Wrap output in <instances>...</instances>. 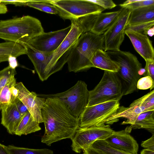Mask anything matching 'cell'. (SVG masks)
Masks as SVG:
<instances>
[{"mask_svg": "<svg viewBox=\"0 0 154 154\" xmlns=\"http://www.w3.org/2000/svg\"><path fill=\"white\" fill-rule=\"evenodd\" d=\"M41 112L45 127L41 142L48 146L63 139H72L79 127L78 118L72 115L57 99L46 98Z\"/></svg>", "mask_w": 154, "mask_h": 154, "instance_id": "1", "label": "cell"}, {"mask_svg": "<svg viewBox=\"0 0 154 154\" xmlns=\"http://www.w3.org/2000/svg\"><path fill=\"white\" fill-rule=\"evenodd\" d=\"M44 32L40 21L29 16L0 21V38L23 45Z\"/></svg>", "mask_w": 154, "mask_h": 154, "instance_id": "2", "label": "cell"}, {"mask_svg": "<svg viewBox=\"0 0 154 154\" xmlns=\"http://www.w3.org/2000/svg\"><path fill=\"white\" fill-rule=\"evenodd\" d=\"M103 34L90 32L82 34L73 47L67 62L69 72H76L93 67L92 58L99 49H104Z\"/></svg>", "mask_w": 154, "mask_h": 154, "instance_id": "3", "label": "cell"}, {"mask_svg": "<svg viewBox=\"0 0 154 154\" xmlns=\"http://www.w3.org/2000/svg\"><path fill=\"white\" fill-rule=\"evenodd\" d=\"M111 58L119 65L116 72L122 86L123 95L131 94L137 90V84L141 78L139 72L142 65L134 55L130 52L118 51L106 52Z\"/></svg>", "mask_w": 154, "mask_h": 154, "instance_id": "4", "label": "cell"}, {"mask_svg": "<svg viewBox=\"0 0 154 154\" xmlns=\"http://www.w3.org/2000/svg\"><path fill=\"white\" fill-rule=\"evenodd\" d=\"M123 96L122 82L116 73L104 71L100 82L89 91L87 106L110 100H120Z\"/></svg>", "mask_w": 154, "mask_h": 154, "instance_id": "5", "label": "cell"}, {"mask_svg": "<svg viewBox=\"0 0 154 154\" xmlns=\"http://www.w3.org/2000/svg\"><path fill=\"white\" fill-rule=\"evenodd\" d=\"M89 91L86 84L79 80L68 90L60 93L50 94H37L45 98L57 99L61 101L73 116L79 118L87 106Z\"/></svg>", "mask_w": 154, "mask_h": 154, "instance_id": "6", "label": "cell"}, {"mask_svg": "<svg viewBox=\"0 0 154 154\" xmlns=\"http://www.w3.org/2000/svg\"><path fill=\"white\" fill-rule=\"evenodd\" d=\"M71 27L69 33L60 45L54 51L47 67V79L52 75L61 70L67 63L72 50L82 31L74 21L71 20Z\"/></svg>", "mask_w": 154, "mask_h": 154, "instance_id": "7", "label": "cell"}, {"mask_svg": "<svg viewBox=\"0 0 154 154\" xmlns=\"http://www.w3.org/2000/svg\"><path fill=\"white\" fill-rule=\"evenodd\" d=\"M57 8L59 15L71 21L82 17L102 13L105 9L88 0H50Z\"/></svg>", "mask_w": 154, "mask_h": 154, "instance_id": "8", "label": "cell"}, {"mask_svg": "<svg viewBox=\"0 0 154 154\" xmlns=\"http://www.w3.org/2000/svg\"><path fill=\"white\" fill-rule=\"evenodd\" d=\"M119 100H112L86 106L79 117V127L81 128L105 125L107 119L117 111Z\"/></svg>", "mask_w": 154, "mask_h": 154, "instance_id": "9", "label": "cell"}, {"mask_svg": "<svg viewBox=\"0 0 154 154\" xmlns=\"http://www.w3.org/2000/svg\"><path fill=\"white\" fill-rule=\"evenodd\" d=\"M114 131L109 125L84 128L79 127L71 139L72 149L76 153H80L95 141L105 140Z\"/></svg>", "mask_w": 154, "mask_h": 154, "instance_id": "10", "label": "cell"}, {"mask_svg": "<svg viewBox=\"0 0 154 154\" xmlns=\"http://www.w3.org/2000/svg\"><path fill=\"white\" fill-rule=\"evenodd\" d=\"M120 9L115 21L103 34L105 51L120 50V47L124 39L125 29L131 10L125 8Z\"/></svg>", "mask_w": 154, "mask_h": 154, "instance_id": "11", "label": "cell"}, {"mask_svg": "<svg viewBox=\"0 0 154 154\" xmlns=\"http://www.w3.org/2000/svg\"><path fill=\"white\" fill-rule=\"evenodd\" d=\"M71 27L70 25L59 30L48 32H44L33 38L26 44L43 52H54L67 35Z\"/></svg>", "mask_w": 154, "mask_h": 154, "instance_id": "12", "label": "cell"}, {"mask_svg": "<svg viewBox=\"0 0 154 154\" xmlns=\"http://www.w3.org/2000/svg\"><path fill=\"white\" fill-rule=\"evenodd\" d=\"M154 109L153 99L149 93L134 100L128 107L119 106L117 112L109 117L105 124H112L120 118L129 119L137 116L146 110Z\"/></svg>", "mask_w": 154, "mask_h": 154, "instance_id": "13", "label": "cell"}, {"mask_svg": "<svg viewBox=\"0 0 154 154\" xmlns=\"http://www.w3.org/2000/svg\"><path fill=\"white\" fill-rule=\"evenodd\" d=\"M14 86L17 90V97L24 104L35 120L39 123L43 122L41 111L46 98L38 96L35 92H30L22 82L17 83Z\"/></svg>", "mask_w": 154, "mask_h": 154, "instance_id": "14", "label": "cell"}, {"mask_svg": "<svg viewBox=\"0 0 154 154\" xmlns=\"http://www.w3.org/2000/svg\"><path fill=\"white\" fill-rule=\"evenodd\" d=\"M132 129L128 126L124 130L115 131L104 140L117 150L131 154H137L138 144L129 134Z\"/></svg>", "mask_w": 154, "mask_h": 154, "instance_id": "15", "label": "cell"}, {"mask_svg": "<svg viewBox=\"0 0 154 154\" xmlns=\"http://www.w3.org/2000/svg\"><path fill=\"white\" fill-rule=\"evenodd\" d=\"M26 50V54L32 63L40 79L44 81L46 77L47 67L54 52L44 53L38 51L27 44L23 45Z\"/></svg>", "mask_w": 154, "mask_h": 154, "instance_id": "16", "label": "cell"}, {"mask_svg": "<svg viewBox=\"0 0 154 154\" xmlns=\"http://www.w3.org/2000/svg\"><path fill=\"white\" fill-rule=\"evenodd\" d=\"M135 49L145 60H154V50L152 42L147 35L138 33L125 31Z\"/></svg>", "mask_w": 154, "mask_h": 154, "instance_id": "17", "label": "cell"}, {"mask_svg": "<svg viewBox=\"0 0 154 154\" xmlns=\"http://www.w3.org/2000/svg\"><path fill=\"white\" fill-rule=\"evenodd\" d=\"M1 110V124L6 128L9 133L14 134L22 116L18 111L14 101Z\"/></svg>", "mask_w": 154, "mask_h": 154, "instance_id": "18", "label": "cell"}, {"mask_svg": "<svg viewBox=\"0 0 154 154\" xmlns=\"http://www.w3.org/2000/svg\"><path fill=\"white\" fill-rule=\"evenodd\" d=\"M121 124H130L132 129H145L154 134V109L143 111L136 116L127 119Z\"/></svg>", "mask_w": 154, "mask_h": 154, "instance_id": "19", "label": "cell"}, {"mask_svg": "<svg viewBox=\"0 0 154 154\" xmlns=\"http://www.w3.org/2000/svg\"><path fill=\"white\" fill-rule=\"evenodd\" d=\"M121 9L116 11L98 14L89 32L97 35L103 34L115 21Z\"/></svg>", "mask_w": 154, "mask_h": 154, "instance_id": "20", "label": "cell"}, {"mask_svg": "<svg viewBox=\"0 0 154 154\" xmlns=\"http://www.w3.org/2000/svg\"><path fill=\"white\" fill-rule=\"evenodd\" d=\"M91 62L94 67L104 71L117 72L119 68V64L112 59L106 52L103 50L99 49L96 52Z\"/></svg>", "mask_w": 154, "mask_h": 154, "instance_id": "21", "label": "cell"}, {"mask_svg": "<svg viewBox=\"0 0 154 154\" xmlns=\"http://www.w3.org/2000/svg\"><path fill=\"white\" fill-rule=\"evenodd\" d=\"M154 21V5L131 10L127 26Z\"/></svg>", "mask_w": 154, "mask_h": 154, "instance_id": "22", "label": "cell"}, {"mask_svg": "<svg viewBox=\"0 0 154 154\" xmlns=\"http://www.w3.org/2000/svg\"><path fill=\"white\" fill-rule=\"evenodd\" d=\"M25 54L26 50L23 45L10 42L0 43V63L8 61L11 56L17 57Z\"/></svg>", "mask_w": 154, "mask_h": 154, "instance_id": "23", "label": "cell"}, {"mask_svg": "<svg viewBox=\"0 0 154 154\" xmlns=\"http://www.w3.org/2000/svg\"><path fill=\"white\" fill-rule=\"evenodd\" d=\"M41 129L39 123L28 111L22 117L14 134L19 136L26 135Z\"/></svg>", "mask_w": 154, "mask_h": 154, "instance_id": "24", "label": "cell"}, {"mask_svg": "<svg viewBox=\"0 0 154 154\" xmlns=\"http://www.w3.org/2000/svg\"><path fill=\"white\" fill-rule=\"evenodd\" d=\"M17 83L14 76L12 77L4 86L0 93V110L6 106L11 101V88Z\"/></svg>", "mask_w": 154, "mask_h": 154, "instance_id": "25", "label": "cell"}, {"mask_svg": "<svg viewBox=\"0 0 154 154\" xmlns=\"http://www.w3.org/2000/svg\"><path fill=\"white\" fill-rule=\"evenodd\" d=\"M41 11L52 14H58V11L50 0H32L26 5Z\"/></svg>", "mask_w": 154, "mask_h": 154, "instance_id": "26", "label": "cell"}, {"mask_svg": "<svg viewBox=\"0 0 154 154\" xmlns=\"http://www.w3.org/2000/svg\"><path fill=\"white\" fill-rule=\"evenodd\" d=\"M7 147L10 154H54L52 150L46 148L32 149L11 145L8 146Z\"/></svg>", "mask_w": 154, "mask_h": 154, "instance_id": "27", "label": "cell"}, {"mask_svg": "<svg viewBox=\"0 0 154 154\" xmlns=\"http://www.w3.org/2000/svg\"><path fill=\"white\" fill-rule=\"evenodd\" d=\"M90 146L106 154H131L113 148L109 145L104 140H97Z\"/></svg>", "mask_w": 154, "mask_h": 154, "instance_id": "28", "label": "cell"}, {"mask_svg": "<svg viewBox=\"0 0 154 154\" xmlns=\"http://www.w3.org/2000/svg\"><path fill=\"white\" fill-rule=\"evenodd\" d=\"M154 5V0H129L124 2L119 5L131 10L144 7Z\"/></svg>", "mask_w": 154, "mask_h": 154, "instance_id": "29", "label": "cell"}, {"mask_svg": "<svg viewBox=\"0 0 154 154\" xmlns=\"http://www.w3.org/2000/svg\"><path fill=\"white\" fill-rule=\"evenodd\" d=\"M154 21L127 26L125 31L136 32L147 35L149 30L153 27Z\"/></svg>", "mask_w": 154, "mask_h": 154, "instance_id": "30", "label": "cell"}, {"mask_svg": "<svg viewBox=\"0 0 154 154\" xmlns=\"http://www.w3.org/2000/svg\"><path fill=\"white\" fill-rule=\"evenodd\" d=\"M16 74L15 69L9 66L0 70V93L4 86Z\"/></svg>", "mask_w": 154, "mask_h": 154, "instance_id": "31", "label": "cell"}, {"mask_svg": "<svg viewBox=\"0 0 154 154\" xmlns=\"http://www.w3.org/2000/svg\"><path fill=\"white\" fill-rule=\"evenodd\" d=\"M137 89L140 90L150 88L151 90L154 88V81L148 76L141 78L137 82Z\"/></svg>", "mask_w": 154, "mask_h": 154, "instance_id": "32", "label": "cell"}, {"mask_svg": "<svg viewBox=\"0 0 154 154\" xmlns=\"http://www.w3.org/2000/svg\"><path fill=\"white\" fill-rule=\"evenodd\" d=\"M90 2L96 4L106 9H111L114 8L116 5L112 0H92Z\"/></svg>", "mask_w": 154, "mask_h": 154, "instance_id": "33", "label": "cell"}, {"mask_svg": "<svg viewBox=\"0 0 154 154\" xmlns=\"http://www.w3.org/2000/svg\"><path fill=\"white\" fill-rule=\"evenodd\" d=\"M146 62V66L144 68L145 72L143 75L149 76L154 81V60H147Z\"/></svg>", "mask_w": 154, "mask_h": 154, "instance_id": "34", "label": "cell"}, {"mask_svg": "<svg viewBox=\"0 0 154 154\" xmlns=\"http://www.w3.org/2000/svg\"><path fill=\"white\" fill-rule=\"evenodd\" d=\"M13 101L18 111L22 116L28 112L25 105L18 97H15Z\"/></svg>", "mask_w": 154, "mask_h": 154, "instance_id": "35", "label": "cell"}, {"mask_svg": "<svg viewBox=\"0 0 154 154\" xmlns=\"http://www.w3.org/2000/svg\"><path fill=\"white\" fill-rule=\"evenodd\" d=\"M32 0H0V4L6 5L7 4H12L16 6L26 5V4L31 2Z\"/></svg>", "mask_w": 154, "mask_h": 154, "instance_id": "36", "label": "cell"}, {"mask_svg": "<svg viewBox=\"0 0 154 154\" xmlns=\"http://www.w3.org/2000/svg\"><path fill=\"white\" fill-rule=\"evenodd\" d=\"M141 146L145 149L154 151V134L149 139L143 141Z\"/></svg>", "mask_w": 154, "mask_h": 154, "instance_id": "37", "label": "cell"}, {"mask_svg": "<svg viewBox=\"0 0 154 154\" xmlns=\"http://www.w3.org/2000/svg\"><path fill=\"white\" fill-rule=\"evenodd\" d=\"M82 154H106L101 151L94 149L91 146L85 149Z\"/></svg>", "mask_w": 154, "mask_h": 154, "instance_id": "38", "label": "cell"}, {"mask_svg": "<svg viewBox=\"0 0 154 154\" xmlns=\"http://www.w3.org/2000/svg\"><path fill=\"white\" fill-rule=\"evenodd\" d=\"M9 66L13 69H15L18 66L17 57L13 56H11L8 59Z\"/></svg>", "mask_w": 154, "mask_h": 154, "instance_id": "39", "label": "cell"}, {"mask_svg": "<svg viewBox=\"0 0 154 154\" xmlns=\"http://www.w3.org/2000/svg\"><path fill=\"white\" fill-rule=\"evenodd\" d=\"M0 154H10L7 146L0 143Z\"/></svg>", "mask_w": 154, "mask_h": 154, "instance_id": "40", "label": "cell"}, {"mask_svg": "<svg viewBox=\"0 0 154 154\" xmlns=\"http://www.w3.org/2000/svg\"><path fill=\"white\" fill-rule=\"evenodd\" d=\"M8 11L6 5L0 4V14L6 13Z\"/></svg>", "mask_w": 154, "mask_h": 154, "instance_id": "41", "label": "cell"}, {"mask_svg": "<svg viewBox=\"0 0 154 154\" xmlns=\"http://www.w3.org/2000/svg\"><path fill=\"white\" fill-rule=\"evenodd\" d=\"M140 154H154V151L145 149L141 151Z\"/></svg>", "mask_w": 154, "mask_h": 154, "instance_id": "42", "label": "cell"}]
</instances>
